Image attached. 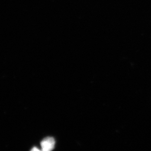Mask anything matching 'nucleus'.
Instances as JSON below:
<instances>
[{
    "instance_id": "f03ea898",
    "label": "nucleus",
    "mask_w": 151,
    "mask_h": 151,
    "mask_svg": "<svg viewBox=\"0 0 151 151\" xmlns=\"http://www.w3.org/2000/svg\"><path fill=\"white\" fill-rule=\"evenodd\" d=\"M31 151H43L42 150H41L37 147H34L31 150Z\"/></svg>"
},
{
    "instance_id": "f257e3e1",
    "label": "nucleus",
    "mask_w": 151,
    "mask_h": 151,
    "mask_svg": "<svg viewBox=\"0 0 151 151\" xmlns=\"http://www.w3.org/2000/svg\"><path fill=\"white\" fill-rule=\"evenodd\" d=\"M55 145V140L51 137L44 138L41 142V150L43 151H52L54 149Z\"/></svg>"
}]
</instances>
